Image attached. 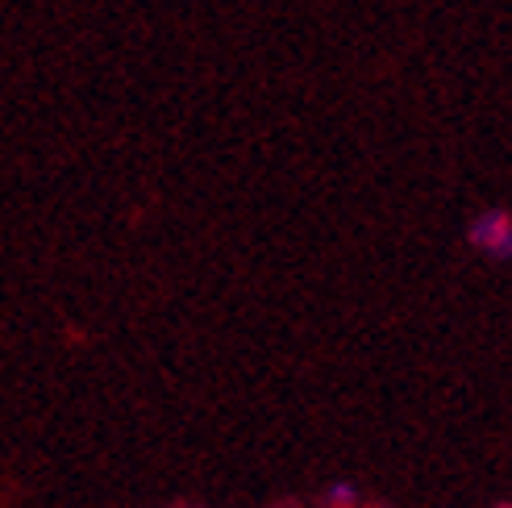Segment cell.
<instances>
[{"label":"cell","instance_id":"1","mask_svg":"<svg viewBox=\"0 0 512 508\" xmlns=\"http://www.w3.org/2000/svg\"><path fill=\"white\" fill-rule=\"evenodd\" d=\"M471 246L483 250L488 259H512V217L508 213H483L471 221V230H467Z\"/></svg>","mask_w":512,"mask_h":508},{"label":"cell","instance_id":"2","mask_svg":"<svg viewBox=\"0 0 512 508\" xmlns=\"http://www.w3.org/2000/svg\"><path fill=\"white\" fill-rule=\"evenodd\" d=\"M358 504V492L350 484H334L325 492V508H354Z\"/></svg>","mask_w":512,"mask_h":508},{"label":"cell","instance_id":"3","mask_svg":"<svg viewBox=\"0 0 512 508\" xmlns=\"http://www.w3.org/2000/svg\"><path fill=\"white\" fill-rule=\"evenodd\" d=\"M504 508H512V504H504Z\"/></svg>","mask_w":512,"mask_h":508}]
</instances>
